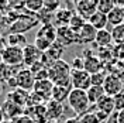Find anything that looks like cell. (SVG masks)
Returning a JSON list of instances; mask_svg holds the SVG:
<instances>
[{
  "label": "cell",
  "instance_id": "1",
  "mask_svg": "<svg viewBox=\"0 0 124 123\" xmlns=\"http://www.w3.org/2000/svg\"><path fill=\"white\" fill-rule=\"evenodd\" d=\"M70 64L62 61H55L49 68H48V79L54 85H62L72 88L70 84Z\"/></svg>",
  "mask_w": 124,
  "mask_h": 123
},
{
  "label": "cell",
  "instance_id": "2",
  "mask_svg": "<svg viewBox=\"0 0 124 123\" xmlns=\"http://www.w3.org/2000/svg\"><path fill=\"white\" fill-rule=\"evenodd\" d=\"M68 105L69 108L73 110V113L80 117V116L86 115L90 109V102H89V98H87V93L86 91H80V89H73L70 91L69 96H68Z\"/></svg>",
  "mask_w": 124,
  "mask_h": 123
},
{
  "label": "cell",
  "instance_id": "3",
  "mask_svg": "<svg viewBox=\"0 0 124 123\" xmlns=\"http://www.w3.org/2000/svg\"><path fill=\"white\" fill-rule=\"evenodd\" d=\"M38 24L37 16L28 13L25 10V13H21L16 18V21L8 28V34H25L27 31H30L31 28H34Z\"/></svg>",
  "mask_w": 124,
  "mask_h": 123
},
{
  "label": "cell",
  "instance_id": "4",
  "mask_svg": "<svg viewBox=\"0 0 124 123\" xmlns=\"http://www.w3.org/2000/svg\"><path fill=\"white\" fill-rule=\"evenodd\" d=\"M1 57V62H4L6 65L11 67V68H18L24 65V55H23V48H17V47H10L8 45L4 53L0 55Z\"/></svg>",
  "mask_w": 124,
  "mask_h": 123
},
{
  "label": "cell",
  "instance_id": "5",
  "mask_svg": "<svg viewBox=\"0 0 124 123\" xmlns=\"http://www.w3.org/2000/svg\"><path fill=\"white\" fill-rule=\"evenodd\" d=\"M14 77H16V82H17L18 89H23V91H27V92H31L34 89L35 78L32 75V72L30 71V68L18 69Z\"/></svg>",
  "mask_w": 124,
  "mask_h": 123
},
{
  "label": "cell",
  "instance_id": "6",
  "mask_svg": "<svg viewBox=\"0 0 124 123\" xmlns=\"http://www.w3.org/2000/svg\"><path fill=\"white\" fill-rule=\"evenodd\" d=\"M70 84L73 89H80V91H87L92 84H90V74H87L85 69L80 71H70Z\"/></svg>",
  "mask_w": 124,
  "mask_h": 123
},
{
  "label": "cell",
  "instance_id": "7",
  "mask_svg": "<svg viewBox=\"0 0 124 123\" xmlns=\"http://www.w3.org/2000/svg\"><path fill=\"white\" fill-rule=\"evenodd\" d=\"M83 61H85V71L87 74H97L103 71V62L99 60V57L93 53L92 50H85L83 51Z\"/></svg>",
  "mask_w": 124,
  "mask_h": 123
},
{
  "label": "cell",
  "instance_id": "8",
  "mask_svg": "<svg viewBox=\"0 0 124 123\" xmlns=\"http://www.w3.org/2000/svg\"><path fill=\"white\" fill-rule=\"evenodd\" d=\"M97 11V0H79L75 1V13L89 21V18Z\"/></svg>",
  "mask_w": 124,
  "mask_h": 123
},
{
  "label": "cell",
  "instance_id": "9",
  "mask_svg": "<svg viewBox=\"0 0 124 123\" xmlns=\"http://www.w3.org/2000/svg\"><path fill=\"white\" fill-rule=\"evenodd\" d=\"M103 89L107 96H116L117 93L124 91V85L121 81V77L118 75H106V79L103 82Z\"/></svg>",
  "mask_w": 124,
  "mask_h": 123
},
{
  "label": "cell",
  "instance_id": "10",
  "mask_svg": "<svg viewBox=\"0 0 124 123\" xmlns=\"http://www.w3.org/2000/svg\"><path fill=\"white\" fill-rule=\"evenodd\" d=\"M56 43H59L63 48H66V47H70L73 44H78V35L68 26L58 27L56 28Z\"/></svg>",
  "mask_w": 124,
  "mask_h": 123
},
{
  "label": "cell",
  "instance_id": "11",
  "mask_svg": "<svg viewBox=\"0 0 124 123\" xmlns=\"http://www.w3.org/2000/svg\"><path fill=\"white\" fill-rule=\"evenodd\" d=\"M23 55H24V65L30 68L34 64H37V62L41 61L42 53L34 44H27L23 48Z\"/></svg>",
  "mask_w": 124,
  "mask_h": 123
},
{
  "label": "cell",
  "instance_id": "12",
  "mask_svg": "<svg viewBox=\"0 0 124 123\" xmlns=\"http://www.w3.org/2000/svg\"><path fill=\"white\" fill-rule=\"evenodd\" d=\"M1 109H3V113H4V119H10V120H16L20 116L24 115V109L18 105H16L14 102H11L7 98L4 100V103L1 105Z\"/></svg>",
  "mask_w": 124,
  "mask_h": 123
},
{
  "label": "cell",
  "instance_id": "13",
  "mask_svg": "<svg viewBox=\"0 0 124 123\" xmlns=\"http://www.w3.org/2000/svg\"><path fill=\"white\" fill-rule=\"evenodd\" d=\"M52 88H54V84L49 79H42V81H35L34 89L31 92H35L45 102H48L51 99V95H52Z\"/></svg>",
  "mask_w": 124,
  "mask_h": 123
},
{
  "label": "cell",
  "instance_id": "14",
  "mask_svg": "<svg viewBox=\"0 0 124 123\" xmlns=\"http://www.w3.org/2000/svg\"><path fill=\"white\" fill-rule=\"evenodd\" d=\"M45 110H46V117H48V120H55V122H58V120L61 119V116L63 115L65 106H63V103H59V102H55V100L49 99L48 102H45Z\"/></svg>",
  "mask_w": 124,
  "mask_h": 123
},
{
  "label": "cell",
  "instance_id": "15",
  "mask_svg": "<svg viewBox=\"0 0 124 123\" xmlns=\"http://www.w3.org/2000/svg\"><path fill=\"white\" fill-rule=\"evenodd\" d=\"M24 115H27L28 117H31L35 123H46L48 122L45 105H38V106L25 108L24 109Z\"/></svg>",
  "mask_w": 124,
  "mask_h": 123
},
{
  "label": "cell",
  "instance_id": "16",
  "mask_svg": "<svg viewBox=\"0 0 124 123\" xmlns=\"http://www.w3.org/2000/svg\"><path fill=\"white\" fill-rule=\"evenodd\" d=\"M96 33H97V30H94L89 23H86L85 26H83V28L76 34L78 35V44H79V45H86V44L94 43Z\"/></svg>",
  "mask_w": 124,
  "mask_h": 123
},
{
  "label": "cell",
  "instance_id": "17",
  "mask_svg": "<svg viewBox=\"0 0 124 123\" xmlns=\"http://www.w3.org/2000/svg\"><path fill=\"white\" fill-rule=\"evenodd\" d=\"M75 14V10H70V9H63L61 7L59 10H56V13L54 14V26L58 27H66L69 26L70 18Z\"/></svg>",
  "mask_w": 124,
  "mask_h": 123
},
{
  "label": "cell",
  "instance_id": "18",
  "mask_svg": "<svg viewBox=\"0 0 124 123\" xmlns=\"http://www.w3.org/2000/svg\"><path fill=\"white\" fill-rule=\"evenodd\" d=\"M28 96H30V92L27 91H23V89H13L10 91L7 95V99H10L11 102H14L16 105L21 106L23 109H25L27 106V100H28Z\"/></svg>",
  "mask_w": 124,
  "mask_h": 123
},
{
  "label": "cell",
  "instance_id": "19",
  "mask_svg": "<svg viewBox=\"0 0 124 123\" xmlns=\"http://www.w3.org/2000/svg\"><path fill=\"white\" fill-rule=\"evenodd\" d=\"M37 38H42V40H46L49 43H55L56 41V27L54 24H44L41 26V28L37 31L35 34Z\"/></svg>",
  "mask_w": 124,
  "mask_h": 123
},
{
  "label": "cell",
  "instance_id": "20",
  "mask_svg": "<svg viewBox=\"0 0 124 123\" xmlns=\"http://www.w3.org/2000/svg\"><path fill=\"white\" fill-rule=\"evenodd\" d=\"M96 108V110L97 112H100V113H103V115L106 116H110L111 113H114L116 110H114V102H113V98L111 96H103L100 99V102L94 106Z\"/></svg>",
  "mask_w": 124,
  "mask_h": 123
},
{
  "label": "cell",
  "instance_id": "21",
  "mask_svg": "<svg viewBox=\"0 0 124 123\" xmlns=\"http://www.w3.org/2000/svg\"><path fill=\"white\" fill-rule=\"evenodd\" d=\"M70 91H72V88L62 86V85H54L51 99L55 100V102H59V103H63L65 100H68V96H69Z\"/></svg>",
  "mask_w": 124,
  "mask_h": 123
},
{
  "label": "cell",
  "instance_id": "22",
  "mask_svg": "<svg viewBox=\"0 0 124 123\" xmlns=\"http://www.w3.org/2000/svg\"><path fill=\"white\" fill-rule=\"evenodd\" d=\"M94 44L99 45V48H110L113 45V38H111V33L108 30H100L96 33V38Z\"/></svg>",
  "mask_w": 124,
  "mask_h": 123
},
{
  "label": "cell",
  "instance_id": "23",
  "mask_svg": "<svg viewBox=\"0 0 124 123\" xmlns=\"http://www.w3.org/2000/svg\"><path fill=\"white\" fill-rule=\"evenodd\" d=\"M87 23L92 26L94 30L100 31V30H106V26L108 24L107 21V16L103 14V13H99V11H96L94 14L89 18V21Z\"/></svg>",
  "mask_w": 124,
  "mask_h": 123
},
{
  "label": "cell",
  "instance_id": "24",
  "mask_svg": "<svg viewBox=\"0 0 124 123\" xmlns=\"http://www.w3.org/2000/svg\"><path fill=\"white\" fill-rule=\"evenodd\" d=\"M86 93H87V98H89L90 105H93V106H96V105L100 102L101 98L106 96L103 86H90V88L86 91Z\"/></svg>",
  "mask_w": 124,
  "mask_h": 123
},
{
  "label": "cell",
  "instance_id": "25",
  "mask_svg": "<svg viewBox=\"0 0 124 123\" xmlns=\"http://www.w3.org/2000/svg\"><path fill=\"white\" fill-rule=\"evenodd\" d=\"M107 21H108V24H111L113 27H117V26L123 24V21H124V9H120V7L116 6V7L107 14Z\"/></svg>",
  "mask_w": 124,
  "mask_h": 123
},
{
  "label": "cell",
  "instance_id": "26",
  "mask_svg": "<svg viewBox=\"0 0 124 123\" xmlns=\"http://www.w3.org/2000/svg\"><path fill=\"white\" fill-rule=\"evenodd\" d=\"M30 71L32 72V75H34V78H35V81L48 79V68H46L41 61L37 62V64H34L32 67H30Z\"/></svg>",
  "mask_w": 124,
  "mask_h": 123
},
{
  "label": "cell",
  "instance_id": "27",
  "mask_svg": "<svg viewBox=\"0 0 124 123\" xmlns=\"http://www.w3.org/2000/svg\"><path fill=\"white\" fill-rule=\"evenodd\" d=\"M63 51H65V48H63L59 43H56V41H55L54 44L49 47V50L45 51V54H46V57H48L51 61L55 62V61H59V60H61Z\"/></svg>",
  "mask_w": 124,
  "mask_h": 123
},
{
  "label": "cell",
  "instance_id": "28",
  "mask_svg": "<svg viewBox=\"0 0 124 123\" xmlns=\"http://www.w3.org/2000/svg\"><path fill=\"white\" fill-rule=\"evenodd\" d=\"M7 45L17 47V48H24L27 45V37L24 34H8L7 37Z\"/></svg>",
  "mask_w": 124,
  "mask_h": 123
},
{
  "label": "cell",
  "instance_id": "29",
  "mask_svg": "<svg viewBox=\"0 0 124 123\" xmlns=\"http://www.w3.org/2000/svg\"><path fill=\"white\" fill-rule=\"evenodd\" d=\"M17 71H18V69L11 68V67L6 65L4 62L0 61V82H3V84H4V82H7L11 77H14Z\"/></svg>",
  "mask_w": 124,
  "mask_h": 123
},
{
  "label": "cell",
  "instance_id": "30",
  "mask_svg": "<svg viewBox=\"0 0 124 123\" xmlns=\"http://www.w3.org/2000/svg\"><path fill=\"white\" fill-rule=\"evenodd\" d=\"M110 33H111L113 43L116 45H123L124 44V24H120L117 27H113V30L110 31Z\"/></svg>",
  "mask_w": 124,
  "mask_h": 123
},
{
  "label": "cell",
  "instance_id": "31",
  "mask_svg": "<svg viewBox=\"0 0 124 123\" xmlns=\"http://www.w3.org/2000/svg\"><path fill=\"white\" fill-rule=\"evenodd\" d=\"M86 23H87V21H86L85 18H82L79 14H76V13H75V14H73V17L70 18L69 26H68V27H69L72 31H75V33L78 34L79 31L83 28V26H85Z\"/></svg>",
  "mask_w": 124,
  "mask_h": 123
},
{
  "label": "cell",
  "instance_id": "32",
  "mask_svg": "<svg viewBox=\"0 0 124 123\" xmlns=\"http://www.w3.org/2000/svg\"><path fill=\"white\" fill-rule=\"evenodd\" d=\"M44 9V1L42 0H27L25 1V10L28 13L37 14Z\"/></svg>",
  "mask_w": 124,
  "mask_h": 123
},
{
  "label": "cell",
  "instance_id": "33",
  "mask_svg": "<svg viewBox=\"0 0 124 123\" xmlns=\"http://www.w3.org/2000/svg\"><path fill=\"white\" fill-rule=\"evenodd\" d=\"M116 7L114 0H97V11L107 16L113 9Z\"/></svg>",
  "mask_w": 124,
  "mask_h": 123
},
{
  "label": "cell",
  "instance_id": "34",
  "mask_svg": "<svg viewBox=\"0 0 124 123\" xmlns=\"http://www.w3.org/2000/svg\"><path fill=\"white\" fill-rule=\"evenodd\" d=\"M106 75H107V74H106L104 71L90 75V84H92V86H103V82H104V79H106Z\"/></svg>",
  "mask_w": 124,
  "mask_h": 123
},
{
  "label": "cell",
  "instance_id": "35",
  "mask_svg": "<svg viewBox=\"0 0 124 123\" xmlns=\"http://www.w3.org/2000/svg\"><path fill=\"white\" fill-rule=\"evenodd\" d=\"M44 9L55 14L56 10L61 9V1H56V0H45L44 1Z\"/></svg>",
  "mask_w": 124,
  "mask_h": 123
},
{
  "label": "cell",
  "instance_id": "36",
  "mask_svg": "<svg viewBox=\"0 0 124 123\" xmlns=\"http://www.w3.org/2000/svg\"><path fill=\"white\" fill-rule=\"evenodd\" d=\"M113 102H114V110L120 112L124 109V91L117 93L116 96H113Z\"/></svg>",
  "mask_w": 124,
  "mask_h": 123
},
{
  "label": "cell",
  "instance_id": "37",
  "mask_svg": "<svg viewBox=\"0 0 124 123\" xmlns=\"http://www.w3.org/2000/svg\"><path fill=\"white\" fill-rule=\"evenodd\" d=\"M70 69H75V71L85 69V61H83V57L82 55H76L72 60V62H70Z\"/></svg>",
  "mask_w": 124,
  "mask_h": 123
},
{
  "label": "cell",
  "instance_id": "38",
  "mask_svg": "<svg viewBox=\"0 0 124 123\" xmlns=\"http://www.w3.org/2000/svg\"><path fill=\"white\" fill-rule=\"evenodd\" d=\"M113 58H114V61H117V62L124 61V44L123 45H114L113 47Z\"/></svg>",
  "mask_w": 124,
  "mask_h": 123
},
{
  "label": "cell",
  "instance_id": "39",
  "mask_svg": "<svg viewBox=\"0 0 124 123\" xmlns=\"http://www.w3.org/2000/svg\"><path fill=\"white\" fill-rule=\"evenodd\" d=\"M16 123H35L31 117H28L27 115H23V116H20L18 119H16Z\"/></svg>",
  "mask_w": 124,
  "mask_h": 123
},
{
  "label": "cell",
  "instance_id": "40",
  "mask_svg": "<svg viewBox=\"0 0 124 123\" xmlns=\"http://www.w3.org/2000/svg\"><path fill=\"white\" fill-rule=\"evenodd\" d=\"M7 47L8 45H7V40H6V37H1V38H0V55L4 53V50H6Z\"/></svg>",
  "mask_w": 124,
  "mask_h": 123
},
{
  "label": "cell",
  "instance_id": "41",
  "mask_svg": "<svg viewBox=\"0 0 124 123\" xmlns=\"http://www.w3.org/2000/svg\"><path fill=\"white\" fill-rule=\"evenodd\" d=\"M117 123H124V109L117 112Z\"/></svg>",
  "mask_w": 124,
  "mask_h": 123
},
{
  "label": "cell",
  "instance_id": "42",
  "mask_svg": "<svg viewBox=\"0 0 124 123\" xmlns=\"http://www.w3.org/2000/svg\"><path fill=\"white\" fill-rule=\"evenodd\" d=\"M4 120V113H3V109H1V106H0V123Z\"/></svg>",
  "mask_w": 124,
  "mask_h": 123
},
{
  "label": "cell",
  "instance_id": "43",
  "mask_svg": "<svg viewBox=\"0 0 124 123\" xmlns=\"http://www.w3.org/2000/svg\"><path fill=\"white\" fill-rule=\"evenodd\" d=\"M3 91H4V84H3V82H0V96H1Z\"/></svg>",
  "mask_w": 124,
  "mask_h": 123
},
{
  "label": "cell",
  "instance_id": "44",
  "mask_svg": "<svg viewBox=\"0 0 124 123\" xmlns=\"http://www.w3.org/2000/svg\"><path fill=\"white\" fill-rule=\"evenodd\" d=\"M1 123H16V120H10V119H4Z\"/></svg>",
  "mask_w": 124,
  "mask_h": 123
},
{
  "label": "cell",
  "instance_id": "45",
  "mask_svg": "<svg viewBox=\"0 0 124 123\" xmlns=\"http://www.w3.org/2000/svg\"><path fill=\"white\" fill-rule=\"evenodd\" d=\"M1 21H3V13L0 11V23H1Z\"/></svg>",
  "mask_w": 124,
  "mask_h": 123
},
{
  "label": "cell",
  "instance_id": "46",
  "mask_svg": "<svg viewBox=\"0 0 124 123\" xmlns=\"http://www.w3.org/2000/svg\"><path fill=\"white\" fill-rule=\"evenodd\" d=\"M46 123H59V122H55V120H48Z\"/></svg>",
  "mask_w": 124,
  "mask_h": 123
},
{
  "label": "cell",
  "instance_id": "47",
  "mask_svg": "<svg viewBox=\"0 0 124 123\" xmlns=\"http://www.w3.org/2000/svg\"><path fill=\"white\" fill-rule=\"evenodd\" d=\"M121 81H123V85H124V74L121 75Z\"/></svg>",
  "mask_w": 124,
  "mask_h": 123
},
{
  "label": "cell",
  "instance_id": "48",
  "mask_svg": "<svg viewBox=\"0 0 124 123\" xmlns=\"http://www.w3.org/2000/svg\"><path fill=\"white\" fill-rule=\"evenodd\" d=\"M1 37H3V34H1V30H0V38H1Z\"/></svg>",
  "mask_w": 124,
  "mask_h": 123
},
{
  "label": "cell",
  "instance_id": "49",
  "mask_svg": "<svg viewBox=\"0 0 124 123\" xmlns=\"http://www.w3.org/2000/svg\"><path fill=\"white\" fill-rule=\"evenodd\" d=\"M123 24H124V21H123Z\"/></svg>",
  "mask_w": 124,
  "mask_h": 123
}]
</instances>
